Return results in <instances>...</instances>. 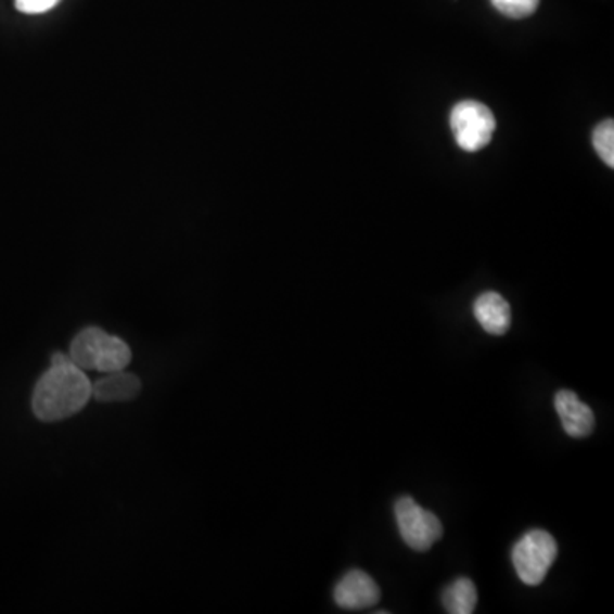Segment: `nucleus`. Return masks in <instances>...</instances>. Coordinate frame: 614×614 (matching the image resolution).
Returning <instances> with one entry per match:
<instances>
[{
    "instance_id": "nucleus-1",
    "label": "nucleus",
    "mask_w": 614,
    "mask_h": 614,
    "mask_svg": "<svg viewBox=\"0 0 614 614\" xmlns=\"http://www.w3.org/2000/svg\"><path fill=\"white\" fill-rule=\"evenodd\" d=\"M92 384L71 357L55 354L33 393V411L41 422H59L76 415L88 405Z\"/></svg>"
},
{
    "instance_id": "nucleus-13",
    "label": "nucleus",
    "mask_w": 614,
    "mask_h": 614,
    "mask_svg": "<svg viewBox=\"0 0 614 614\" xmlns=\"http://www.w3.org/2000/svg\"><path fill=\"white\" fill-rule=\"evenodd\" d=\"M16 9L23 14H43L61 4V0H14Z\"/></svg>"
},
{
    "instance_id": "nucleus-4",
    "label": "nucleus",
    "mask_w": 614,
    "mask_h": 614,
    "mask_svg": "<svg viewBox=\"0 0 614 614\" xmlns=\"http://www.w3.org/2000/svg\"><path fill=\"white\" fill-rule=\"evenodd\" d=\"M497 120L487 104L464 100L451 112V130L456 144L464 152H478L487 148L494 137Z\"/></svg>"
},
{
    "instance_id": "nucleus-11",
    "label": "nucleus",
    "mask_w": 614,
    "mask_h": 614,
    "mask_svg": "<svg viewBox=\"0 0 614 614\" xmlns=\"http://www.w3.org/2000/svg\"><path fill=\"white\" fill-rule=\"evenodd\" d=\"M592 145L604 163L613 168L614 166V121L604 120L596 127L592 132Z\"/></svg>"
},
{
    "instance_id": "nucleus-10",
    "label": "nucleus",
    "mask_w": 614,
    "mask_h": 614,
    "mask_svg": "<svg viewBox=\"0 0 614 614\" xmlns=\"http://www.w3.org/2000/svg\"><path fill=\"white\" fill-rule=\"evenodd\" d=\"M444 607L451 614H471L478 602V592L470 578H456L443 592Z\"/></svg>"
},
{
    "instance_id": "nucleus-12",
    "label": "nucleus",
    "mask_w": 614,
    "mask_h": 614,
    "mask_svg": "<svg viewBox=\"0 0 614 614\" xmlns=\"http://www.w3.org/2000/svg\"><path fill=\"white\" fill-rule=\"evenodd\" d=\"M491 4L503 16L511 17V20H524L536 13L539 0H491Z\"/></svg>"
},
{
    "instance_id": "nucleus-3",
    "label": "nucleus",
    "mask_w": 614,
    "mask_h": 614,
    "mask_svg": "<svg viewBox=\"0 0 614 614\" xmlns=\"http://www.w3.org/2000/svg\"><path fill=\"white\" fill-rule=\"evenodd\" d=\"M559 554V545L547 530L533 529L515 542L512 563L526 586H539Z\"/></svg>"
},
{
    "instance_id": "nucleus-6",
    "label": "nucleus",
    "mask_w": 614,
    "mask_h": 614,
    "mask_svg": "<svg viewBox=\"0 0 614 614\" xmlns=\"http://www.w3.org/2000/svg\"><path fill=\"white\" fill-rule=\"evenodd\" d=\"M333 598L344 610H366L380 602L381 589L371 575L362 571H350L335 587Z\"/></svg>"
},
{
    "instance_id": "nucleus-8",
    "label": "nucleus",
    "mask_w": 614,
    "mask_h": 614,
    "mask_svg": "<svg viewBox=\"0 0 614 614\" xmlns=\"http://www.w3.org/2000/svg\"><path fill=\"white\" fill-rule=\"evenodd\" d=\"M473 312L479 327L490 335H506L511 328V306L497 292H485L479 295L473 306Z\"/></svg>"
},
{
    "instance_id": "nucleus-2",
    "label": "nucleus",
    "mask_w": 614,
    "mask_h": 614,
    "mask_svg": "<svg viewBox=\"0 0 614 614\" xmlns=\"http://www.w3.org/2000/svg\"><path fill=\"white\" fill-rule=\"evenodd\" d=\"M71 360L82 371H98L103 374L124 371L132 350L118 336L110 335L101 328H86L71 344Z\"/></svg>"
},
{
    "instance_id": "nucleus-7",
    "label": "nucleus",
    "mask_w": 614,
    "mask_h": 614,
    "mask_svg": "<svg viewBox=\"0 0 614 614\" xmlns=\"http://www.w3.org/2000/svg\"><path fill=\"white\" fill-rule=\"evenodd\" d=\"M554 408L562 420L563 431L574 439H584L594 431V411L590 410L574 392L562 389L557 393Z\"/></svg>"
},
{
    "instance_id": "nucleus-9",
    "label": "nucleus",
    "mask_w": 614,
    "mask_h": 614,
    "mask_svg": "<svg viewBox=\"0 0 614 614\" xmlns=\"http://www.w3.org/2000/svg\"><path fill=\"white\" fill-rule=\"evenodd\" d=\"M140 387L142 383L136 374L124 371L110 372L106 378L92 386L91 396L101 404L130 401L139 396Z\"/></svg>"
},
{
    "instance_id": "nucleus-5",
    "label": "nucleus",
    "mask_w": 614,
    "mask_h": 614,
    "mask_svg": "<svg viewBox=\"0 0 614 614\" xmlns=\"http://www.w3.org/2000/svg\"><path fill=\"white\" fill-rule=\"evenodd\" d=\"M399 535L411 550L428 551L443 538V524L434 512L420 507L411 497H401L395 506Z\"/></svg>"
}]
</instances>
